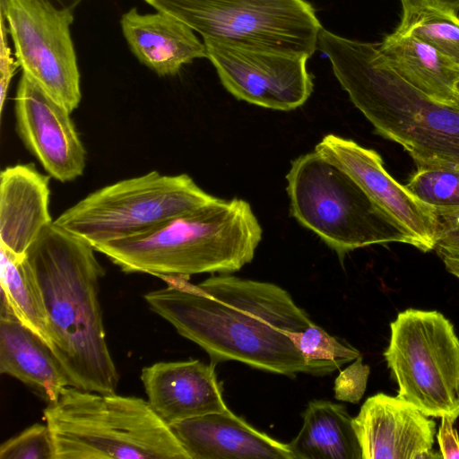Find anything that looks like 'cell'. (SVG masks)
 <instances>
[{
	"instance_id": "cell-21",
	"label": "cell",
	"mask_w": 459,
	"mask_h": 459,
	"mask_svg": "<svg viewBox=\"0 0 459 459\" xmlns=\"http://www.w3.org/2000/svg\"><path fill=\"white\" fill-rule=\"evenodd\" d=\"M298 435L288 444L293 459H362L361 448L344 405L308 403Z\"/></svg>"
},
{
	"instance_id": "cell-31",
	"label": "cell",
	"mask_w": 459,
	"mask_h": 459,
	"mask_svg": "<svg viewBox=\"0 0 459 459\" xmlns=\"http://www.w3.org/2000/svg\"><path fill=\"white\" fill-rule=\"evenodd\" d=\"M400 2L420 4L456 14L459 13V0H400Z\"/></svg>"
},
{
	"instance_id": "cell-25",
	"label": "cell",
	"mask_w": 459,
	"mask_h": 459,
	"mask_svg": "<svg viewBox=\"0 0 459 459\" xmlns=\"http://www.w3.org/2000/svg\"><path fill=\"white\" fill-rule=\"evenodd\" d=\"M405 186L437 215L459 212V171L418 168Z\"/></svg>"
},
{
	"instance_id": "cell-8",
	"label": "cell",
	"mask_w": 459,
	"mask_h": 459,
	"mask_svg": "<svg viewBox=\"0 0 459 459\" xmlns=\"http://www.w3.org/2000/svg\"><path fill=\"white\" fill-rule=\"evenodd\" d=\"M384 357L397 396L429 417H459V338L437 310L408 308L390 324Z\"/></svg>"
},
{
	"instance_id": "cell-14",
	"label": "cell",
	"mask_w": 459,
	"mask_h": 459,
	"mask_svg": "<svg viewBox=\"0 0 459 459\" xmlns=\"http://www.w3.org/2000/svg\"><path fill=\"white\" fill-rule=\"evenodd\" d=\"M362 459H426L433 455L436 423L398 396L368 397L352 419Z\"/></svg>"
},
{
	"instance_id": "cell-19",
	"label": "cell",
	"mask_w": 459,
	"mask_h": 459,
	"mask_svg": "<svg viewBox=\"0 0 459 459\" xmlns=\"http://www.w3.org/2000/svg\"><path fill=\"white\" fill-rule=\"evenodd\" d=\"M0 373L18 379L48 404L70 386L49 347L17 319L1 315Z\"/></svg>"
},
{
	"instance_id": "cell-20",
	"label": "cell",
	"mask_w": 459,
	"mask_h": 459,
	"mask_svg": "<svg viewBox=\"0 0 459 459\" xmlns=\"http://www.w3.org/2000/svg\"><path fill=\"white\" fill-rule=\"evenodd\" d=\"M386 63L404 80L430 98L459 103V65L427 43L394 31L378 43Z\"/></svg>"
},
{
	"instance_id": "cell-27",
	"label": "cell",
	"mask_w": 459,
	"mask_h": 459,
	"mask_svg": "<svg viewBox=\"0 0 459 459\" xmlns=\"http://www.w3.org/2000/svg\"><path fill=\"white\" fill-rule=\"evenodd\" d=\"M369 373L370 368L363 363L360 355L335 378L333 385L335 399L351 403H359L366 391Z\"/></svg>"
},
{
	"instance_id": "cell-13",
	"label": "cell",
	"mask_w": 459,
	"mask_h": 459,
	"mask_svg": "<svg viewBox=\"0 0 459 459\" xmlns=\"http://www.w3.org/2000/svg\"><path fill=\"white\" fill-rule=\"evenodd\" d=\"M70 112L22 74L15 97L16 129L48 175L61 182L83 173L86 151Z\"/></svg>"
},
{
	"instance_id": "cell-28",
	"label": "cell",
	"mask_w": 459,
	"mask_h": 459,
	"mask_svg": "<svg viewBox=\"0 0 459 459\" xmlns=\"http://www.w3.org/2000/svg\"><path fill=\"white\" fill-rule=\"evenodd\" d=\"M438 232L434 250L442 258L459 261V212L437 214Z\"/></svg>"
},
{
	"instance_id": "cell-15",
	"label": "cell",
	"mask_w": 459,
	"mask_h": 459,
	"mask_svg": "<svg viewBox=\"0 0 459 459\" xmlns=\"http://www.w3.org/2000/svg\"><path fill=\"white\" fill-rule=\"evenodd\" d=\"M215 365L189 359L143 368L141 380L152 409L169 426L229 409Z\"/></svg>"
},
{
	"instance_id": "cell-22",
	"label": "cell",
	"mask_w": 459,
	"mask_h": 459,
	"mask_svg": "<svg viewBox=\"0 0 459 459\" xmlns=\"http://www.w3.org/2000/svg\"><path fill=\"white\" fill-rule=\"evenodd\" d=\"M0 256V315L17 319L49 347L44 304L25 256L3 246Z\"/></svg>"
},
{
	"instance_id": "cell-26",
	"label": "cell",
	"mask_w": 459,
	"mask_h": 459,
	"mask_svg": "<svg viewBox=\"0 0 459 459\" xmlns=\"http://www.w3.org/2000/svg\"><path fill=\"white\" fill-rule=\"evenodd\" d=\"M1 459H55V446L48 425L33 424L0 446Z\"/></svg>"
},
{
	"instance_id": "cell-11",
	"label": "cell",
	"mask_w": 459,
	"mask_h": 459,
	"mask_svg": "<svg viewBox=\"0 0 459 459\" xmlns=\"http://www.w3.org/2000/svg\"><path fill=\"white\" fill-rule=\"evenodd\" d=\"M204 43L221 84L238 100L290 111L313 91L306 54L210 39Z\"/></svg>"
},
{
	"instance_id": "cell-18",
	"label": "cell",
	"mask_w": 459,
	"mask_h": 459,
	"mask_svg": "<svg viewBox=\"0 0 459 459\" xmlns=\"http://www.w3.org/2000/svg\"><path fill=\"white\" fill-rule=\"evenodd\" d=\"M120 24L133 54L160 76L175 75L183 65L207 57L195 30L164 12L140 13L132 8L122 15Z\"/></svg>"
},
{
	"instance_id": "cell-34",
	"label": "cell",
	"mask_w": 459,
	"mask_h": 459,
	"mask_svg": "<svg viewBox=\"0 0 459 459\" xmlns=\"http://www.w3.org/2000/svg\"><path fill=\"white\" fill-rule=\"evenodd\" d=\"M456 91H457V94H458V97H459V81L456 84Z\"/></svg>"
},
{
	"instance_id": "cell-5",
	"label": "cell",
	"mask_w": 459,
	"mask_h": 459,
	"mask_svg": "<svg viewBox=\"0 0 459 459\" xmlns=\"http://www.w3.org/2000/svg\"><path fill=\"white\" fill-rule=\"evenodd\" d=\"M43 414L55 459H189L142 398L66 386Z\"/></svg>"
},
{
	"instance_id": "cell-24",
	"label": "cell",
	"mask_w": 459,
	"mask_h": 459,
	"mask_svg": "<svg viewBox=\"0 0 459 459\" xmlns=\"http://www.w3.org/2000/svg\"><path fill=\"white\" fill-rule=\"evenodd\" d=\"M290 337L304 358L307 374H331L361 355L359 350L341 342L313 322L305 329L292 333Z\"/></svg>"
},
{
	"instance_id": "cell-32",
	"label": "cell",
	"mask_w": 459,
	"mask_h": 459,
	"mask_svg": "<svg viewBox=\"0 0 459 459\" xmlns=\"http://www.w3.org/2000/svg\"><path fill=\"white\" fill-rule=\"evenodd\" d=\"M56 7L74 10L83 0H43Z\"/></svg>"
},
{
	"instance_id": "cell-1",
	"label": "cell",
	"mask_w": 459,
	"mask_h": 459,
	"mask_svg": "<svg viewBox=\"0 0 459 459\" xmlns=\"http://www.w3.org/2000/svg\"><path fill=\"white\" fill-rule=\"evenodd\" d=\"M161 279L167 287L146 293L145 301L212 362L234 360L289 377L306 373L290 336L312 321L281 287L229 274L197 285Z\"/></svg>"
},
{
	"instance_id": "cell-10",
	"label": "cell",
	"mask_w": 459,
	"mask_h": 459,
	"mask_svg": "<svg viewBox=\"0 0 459 459\" xmlns=\"http://www.w3.org/2000/svg\"><path fill=\"white\" fill-rule=\"evenodd\" d=\"M0 6L22 74L72 113L82 99L73 10L43 0H6Z\"/></svg>"
},
{
	"instance_id": "cell-33",
	"label": "cell",
	"mask_w": 459,
	"mask_h": 459,
	"mask_svg": "<svg viewBox=\"0 0 459 459\" xmlns=\"http://www.w3.org/2000/svg\"><path fill=\"white\" fill-rule=\"evenodd\" d=\"M446 270L459 279V261L453 259H442Z\"/></svg>"
},
{
	"instance_id": "cell-30",
	"label": "cell",
	"mask_w": 459,
	"mask_h": 459,
	"mask_svg": "<svg viewBox=\"0 0 459 459\" xmlns=\"http://www.w3.org/2000/svg\"><path fill=\"white\" fill-rule=\"evenodd\" d=\"M440 426L437 433V438L442 458L459 459V437L455 429V420L449 417H442Z\"/></svg>"
},
{
	"instance_id": "cell-29",
	"label": "cell",
	"mask_w": 459,
	"mask_h": 459,
	"mask_svg": "<svg viewBox=\"0 0 459 459\" xmlns=\"http://www.w3.org/2000/svg\"><path fill=\"white\" fill-rule=\"evenodd\" d=\"M1 14V13H0ZM5 18L1 14V47H0V110L3 112L4 100L7 95L10 82L19 65L11 55V49L7 44V24Z\"/></svg>"
},
{
	"instance_id": "cell-9",
	"label": "cell",
	"mask_w": 459,
	"mask_h": 459,
	"mask_svg": "<svg viewBox=\"0 0 459 459\" xmlns=\"http://www.w3.org/2000/svg\"><path fill=\"white\" fill-rule=\"evenodd\" d=\"M182 21L204 39L311 56L321 23L306 0H144Z\"/></svg>"
},
{
	"instance_id": "cell-6",
	"label": "cell",
	"mask_w": 459,
	"mask_h": 459,
	"mask_svg": "<svg viewBox=\"0 0 459 459\" xmlns=\"http://www.w3.org/2000/svg\"><path fill=\"white\" fill-rule=\"evenodd\" d=\"M286 179L292 217L341 259L370 245H412L349 173L316 150L294 160Z\"/></svg>"
},
{
	"instance_id": "cell-3",
	"label": "cell",
	"mask_w": 459,
	"mask_h": 459,
	"mask_svg": "<svg viewBox=\"0 0 459 459\" xmlns=\"http://www.w3.org/2000/svg\"><path fill=\"white\" fill-rule=\"evenodd\" d=\"M317 45L378 134L399 143L417 168L459 171V103L434 100L411 85L386 63L378 43L322 28Z\"/></svg>"
},
{
	"instance_id": "cell-23",
	"label": "cell",
	"mask_w": 459,
	"mask_h": 459,
	"mask_svg": "<svg viewBox=\"0 0 459 459\" xmlns=\"http://www.w3.org/2000/svg\"><path fill=\"white\" fill-rule=\"evenodd\" d=\"M401 5V20L394 31L427 43L459 65L458 14L420 4Z\"/></svg>"
},
{
	"instance_id": "cell-17",
	"label": "cell",
	"mask_w": 459,
	"mask_h": 459,
	"mask_svg": "<svg viewBox=\"0 0 459 459\" xmlns=\"http://www.w3.org/2000/svg\"><path fill=\"white\" fill-rule=\"evenodd\" d=\"M49 177L35 166L17 164L0 175V246L19 256L54 221L49 213Z\"/></svg>"
},
{
	"instance_id": "cell-4",
	"label": "cell",
	"mask_w": 459,
	"mask_h": 459,
	"mask_svg": "<svg viewBox=\"0 0 459 459\" xmlns=\"http://www.w3.org/2000/svg\"><path fill=\"white\" fill-rule=\"evenodd\" d=\"M262 232L247 201L218 198L139 235L94 248L126 273L188 279L240 270L253 260Z\"/></svg>"
},
{
	"instance_id": "cell-16",
	"label": "cell",
	"mask_w": 459,
	"mask_h": 459,
	"mask_svg": "<svg viewBox=\"0 0 459 459\" xmlns=\"http://www.w3.org/2000/svg\"><path fill=\"white\" fill-rule=\"evenodd\" d=\"M170 428L189 459H293L288 444L257 430L230 409Z\"/></svg>"
},
{
	"instance_id": "cell-12",
	"label": "cell",
	"mask_w": 459,
	"mask_h": 459,
	"mask_svg": "<svg viewBox=\"0 0 459 459\" xmlns=\"http://www.w3.org/2000/svg\"><path fill=\"white\" fill-rule=\"evenodd\" d=\"M315 150L349 173L423 252L434 250L438 232L436 212L398 183L374 150L335 134H327Z\"/></svg>"
},
{
	"instance_id": "cell-7",
	"label": "cell",
	"mask_w": 459,
	"mask_h": 459,
	"mask_svg": "<svg viewBox=\"0 0 459 459\" xmlns=\"http://www.w3.org/2000/svg\"><path fill=\"white\" fill-rule=\"evenodd\" d=\"M217 199L187 174L154 170L92 192L54 223L95 247L139 235Z\"/></svg>"
},
{
	"instance_id": "cell-2",
	"label": "cell",
	"mask_w": 459,
	"mask_h": 459,
	"mask_svg": "<svg viewBox=\"0 0 459 459\" xmlns=\"http://www.w3.org/2000/svg\"><path fill=\"white\" fill-rule=\"evenodd\" d=\"M86 239L54 222L25 254L41 296L49 349L70 386L112 394L119 375L106 342L99 299L104 268Z\"/></svg>"
}]
</instances>
